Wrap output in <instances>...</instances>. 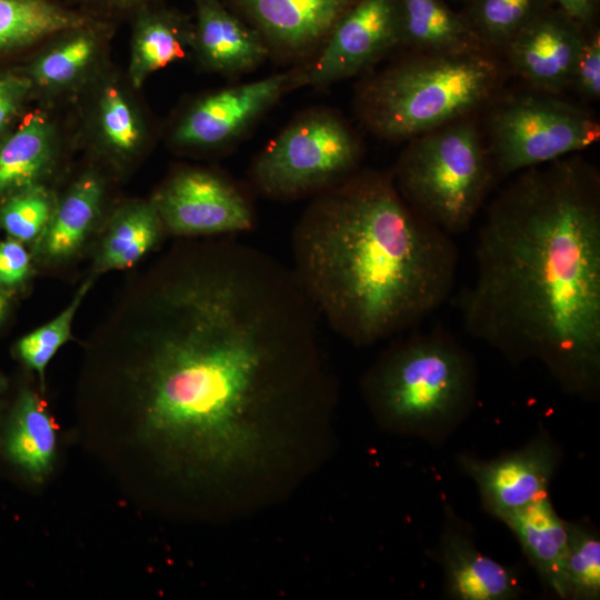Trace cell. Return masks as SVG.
I'll use <instances>...</instances> for the list:
<instances>
[{"instance_id": "484cf974", "label": "cell", "mask_w": 600, "mask_h": 600, "mask_svg": "<svg viewBox=\"0 0 600 600\" xmlns=\"http://www.w3.org/2000/svg\"><path fill=\"white\" fill-rule=\"evenodd\" d=\"M92 19L52 0H0V51L59 36Z\"/></svg>"}, {"instance_id": "e0dca14e", "label": "cell", "mask_w": 600, "mask_h": 600, "mask_svg": "<svg viewBox=\"0 0 600 600\" xmlns=\"http://www.w3.org/2000/svg\"><path fill=\"white\" fill-rule=\"evenodd\" d=\"M193 3L192 50L207 70L240 76L270 58L261 36L221 0H193Z\"/></svg>"}, {"instance_id": "5b68a950", "label": "cell", "mask_w": 600, "mask_h": 600, "mask_svg": "<svg viewBox=\"0 0 600 600\" xmlns=\"http://www.w3.org/2000/svg\"><path fill=\"white\" fill-rule=\"evenodd\" d=\"M360 383L382 429L438 447L474 407L477 364L448 331L410 330L381 352Z\"/></svg>"}, {"instance_id": "9c48e42d", "label": "cell", "mask_w": 600, "mask_h": 600, "mask_svg": "<svg viewBox=\"0 0 600 600\" xmlns=\"http://www.w3.org/2000/svg\"><path fill=\"white\" fill-rule=\"evenodd\" d=\"M166 233L181 238L229 237L254 227L246 193L228 178L201 168L174 171L151 199Z\"/></svg>"}, {"instance_id": "e575fe53", "label": "cell", "mask_w": 600, "mask_h": 600, "mask_svg": "<svg viewBox=\"0 0 600 600\" xmlns=\"http://www.w3.org/2000/svg\"><path fill=\"white\" fill-rule=\"evenodd\" d=\"M84 3H88L90 6H99L104 8H112V9H129V8H137V10L141 7L148 6L150 2L154 0H81Z\"/></svg>"}, {"instance_id": "ac0fdd59", "label": "cell", "mask_w": 600, "mask_h": 600, "mask_svg": "<svg viewBox=\"0 0 600 600\" xmlns=\"http://www.w3.org/2000/svg\"><path fill=\"white\" fill-rule=\"evenodd\" d=\"M0 452L27 480L42 483L57 459V429L40 396L29 386L18 390L3 410Z\"/></svg>"}, {"instance_id": "9a60e30c", "label": "cell", "mask_w": 600, "mask_h": 600, "mask_svg": "<svg viewBox=\"0 0 600 600\" xmlns=\"http://www.w3.org/2000/svg\"><path fill=\"white\" fill-rule=\"evenodd\" d=\"M442 531L429 551L443 572L444 592L454 600H513L523 589L514 568L482 553L472 526L450 506L443 508Z\"/></svg>"}, {"instance_id": "cb8c5ba5", "label": "cell", "mask_w": 600, "mask_h": 600, "mask_svg": "<svg viewBox=\"0 0 600 600\" xmlns=\"http://www.w3.org/2000/svg\"><path fill=\"white\" fill-rule=\"evenodd\" d=\"M104 23L90 22L59 34L58 41L39 54L26 76L32 86L58 90L76 83L97 60L107 31Z\"/></svg>"}, {"instance_id": "83f0119b", "label": "cell", "mask_w": 600, "mask_h": 600, "mask_svg": "<svg viewBox=\"0 0 600 600\" xmlns=\"http://www.w3.org/2000/svg\"><path fill=\"white\" fill-rule=\"evenodd\" d=\"M90 274L78 288L69 304L52 320L19 338L12 354L44 383L46 368L58 350L71 338L72 323L79 307L94 283Z\"/></svg>"}, {"instance_id": "44dd1931", "label": "cell", "mask_w": 600, "mask_h": 600, "mask_svg": "<svg viewBox=\"0 0 600 600\" xmlns=\"http://www.w3.org/2000/svg\"><path fill=\"white\" fill-rule=\"evenodd\" d=\"M192 41L193 22L181 12L149 4L139 8L128 69L132 87L140 88L153 72L184 58Z\"/></svg>"}, {"instance_id": "8d00e7d4", "label": "cell", "mask_w": 600, "mask_h": 600, "mask_svg": "<svg viewBox=\"0 0 600 600\" xmlns=\"http://www.w3.org/2000/svg\"><path fill=\"white\" fill-rule=\"evenodd\" d=\"M8 390V380L6 376L0 371V413L6 409L4 396Z\"/></svg>"}, {"instance_id": "5bb4252c", "label": "cell", "mask_w": 600, "mask_h": 600, "mask_svg": "<svg viewBox=\"0 0 600 600\" xmlns=\"http://www.w3.org/2000/svg\"><path fill=\"white\" fill-rule=\"evenodd\" d=\"M588 29L554 6L518 32L500 56L508 73L527 89L562 96Z\"/></svg>"}, {"instance_id": "3957f363", "label": "cell", "mask_w": 600, "mask_h": 600, "mask_svg": "<svg viewBox=\"0 0 600 600\" xmlns=\"http://www.w3.org/2000/svg\"><path fill=\"white\" fill-rule=\"evenodd\" d=\"M292 273L318 316L357 347L410 331L449 299L452 236L418 214L391 172L360 168L312 197L292 232Z\"/></svg>"}, {"instance_id": "8fae6325", "label": "cell", "mask_w": 600, "mask_h": 600, "mask_svg": "<svg viewBox=\"0 0 600 600\" xmlns=\"http://www.w3.org/2000/svg\"><path fill=\"white\" fill-rule=\"evenodd\" d=\"M562 449L550 432L540 427L521 448L492 459L471 453L457 456L459 470L471 478L482 508L501 520L519 509L550 496V484L561 464Z\"/></svg>"}, {"instance_id": "4fadbf2b", "label": "cell", "mask_w": 600, "mask_h": 600, "mask_svg": "<svg viewBox=\"0 0 600 600\" xmlns=\"http://www.w3.org/2000/svg\"><path fill=\"white\" fill-rule=\"evenodd\" d=\"M262 38L270 58L303 64L358 0H221Z\"/></svg>"}, {"instance_id": "7a4b0ae2", "label": "cell", "mask_w": 600, "mask_h": 600, "mask_svg": "<svg viewBox=\"0 0 600 600\" xmlns=\"http://www.w3.org/2000/svg\"><path fill=\"white\" fill-rule=\"evenodd\" d=\"M466 331L570 396L600 391V173L579 153L513 176L486 210Z\"/></svg>"}, {"instance_id": "f546056e", "label": "cell", "mask_w": 600, "mask_h": 600, "mask_svg": "<svg viewBox=\"0 0 600 600\" xmlns=\"http://www.w3.org/2000/svg\"><path fill=\"white\" fill-rule=\"evenodd\" d=\"M58 197L46 184L0 199V230L31 248L42 236Z\"/></svg>"}, {"instance_id": "603a6c76", "label": "cell", "mask_w": 600, "mask_h": 600, "mask_svg": "<svg viewBox=\"0 0 600 600\" xmlns=\"http://www.w3.org/2000/svg\"><path fill=\"white\" fill-rule=\"evenodd\" d=\"M401 47L413 53L488 49L443 0H399Z\"/></svg>"}, {"instance_id": "30bf717a", "label": "cell", "mask_w": 600, "mask_h": 600, "mask_svg": "<svg viewBox=\"0 0 600 600\" xmlns=\"http://www.w3.org/2000/svg\"><path fill=\"white\" fill-rule=\"evenodd\" d=\"M304 86L306 63L207 94L194 102L179 120L172 132V141L186 149L228 146L286 94Z\"/></svg>"}, {"instance_id": "f1b7e54d", "label": "cell", "mask_w": 600, "mask_h": 600, "mask_svg": "<svg viewBox=\"0 0 600 600\" xmlns=\"http://www.w3.org/2000/svg\"><path fill=\"white\" fill-rule=\"evenodd\" d=\"M568 544L564 559L566 599L600 598V537L593 526L567 521Z\"/></svg>"}, {"instance_id": "6da1fadb", "label": "cell", "mask_w": 600, "mask_h": 600, "mask_svg": "<svg viewBox=\"0 0 600 600\" xmlns=\"http://www.w3.org/2000/svg\"><path fill=\"white\" fill-rule=\"evenodd\" d=\"M319 316L292 270L229 237L181 238L120 290L86 343V404L180 483L222 489L273 462L277 424L330 409Z\"/></svg>"}, {"instance_id": "d4e9b609", "label": "cell", "mask_w": 600, "mask_h": 600, "mask_svg": "<svg viewBox=\"0 0 600 600\" xmlns=\"http://www.w3.org/2000/svg\"><path fill=\"white\" fill-rule=\"evenodd\" d=\"M93 129L100 149L118 166L134 159L146 141V127L134 102L116 82H108L98 92Z\"/></svg>"}, {"instance_id": "ffe728a7", "label": "cell", "mask_w": 600, "mask_h": 600, "mask_svg": "<svg viewBox=\"0 0 600 600\" xmlns=\"http://www.w3.org/2000/svg\"><path fill=\"white\" fill-rule=\"evenodd\" d=\"M500 521L514 534L541 582L556 596L566 599L563 572L568 527L556 511L550 496L509 513Z\"/></svg>"}, {"instance_id": "836d02e7", "label": "cell", "mask_w": 600, "mask_h": 600, "mask_svg": "<svg viewBox=\"0 0 600 600\" xmlns=\"http://www.w3.org/2000/svg\"><path fill=\"white\" fill-rule=\"evenodd\" d=\"M554 3L582 27L596 26L599 0H554Z\"/></svg>"}, {"instance_id": "7c38bea8", "label": "cell", "mask_w": 600, "mask_h": 600, "mask_svg": "<svg viewBox=\"0 0 600 600\" xmlns=\"http://www.w3.org/2000/svg\"><path fill=\"white\" fill-rule=\"evenodd\" d=\"M400 47L399 0H358L306 63L307 86L327 87L364 73Z\"/></svg>"}, {"instance_id": "277c9868", "label": "cell", "mask_w": 600, "mask_h": 600, "mask_svg": "<svg viewBox=\"0 0 600 600\" xmlns=\"http://www.w3.org/2000/svg\"><path fill=\"white\" fill-rule=\"evenodd\" d=\"M508 76L501 56L489 49L408 52L358 83L354 110L373 136L406 142L483 111Z\"/></svg>"}, {"instance_id": "2e32d148", "label": "cell", "mask_w": 600, "mask_h": 600, "mask_svg": "<svg viewBox=\"0 0 600 600\" xmlns=\"http://www.w3.org/2000/svg\"><path fill=\"white\" fill-rule=\"evenodd\" d=\"M104 182L82 173L57 200L51 219L30 248L37 269L56 270L78 260L103 224Z\"/></svg>"}, {"instance_id": "1f68e13d", "label": "cell", "mask_w": 600, "mask_h": 600, "mask_svg": "<svg viewBox=\"0 0 600 600\" xmlns=\"http://www.w3.org/2000/svg\"><path fill=\"white\" fill-rule=\"evenodd\" d=\"M570 89L584 102H596L600 98V32L596 26L587 30Z\"/></svg>"}, {"instance_id": "4dcf8cb0", "label": "cell", "mask_w": 600, "mask_h": 600, "mask_svg": "<svg viewBox=\"0 0 600 600\" xmlns=\"http://www.w3.org/2000/svg\"><path fill=\"white\" fill-rule=\"evenodd\" d=\"M37 270L28 246L9 237L0 241V289L14 297L22 294Z\"/></svg>"}, {"instance_id": "7402d4cb", "label": "cell", "mask_w": 600, "mask_h": 600, "mask_svg": "<svg viewBox=\"0 0 600 600\" xmlns=\"http://www.w3.org/2000/svg\"><path fill=\"white\" fill-rule=\"evenodd\" d=\"M54 129L42 113H32L0 139V199L44 184L56 163Z\"/></svg>"}, {"instance_id": "8992f818", "label": "cell", "mask_w": 600, "mask_h": 600, "mask_svg": "<svg viewBox=\"0 0 600 600\" xmlns=\"http://www.w3.org/2000/svg\"><path fill=\"white\" fill-rule=\"evenodd\" d=\"M391 174L403 200L452 237L470 228L498 182L478 114L406 141Z\"/></svg>"}, {"instance_id": "52a82bcc", "label": "cell", "mask_w": 600, "mask_h": 600, "mask_svg": "<svg viewBox=\"0 0 600 600\" xmlns=\"http://www.w3.org/2000/svg\"><path fill=\"white\" fill-rule=\"evenodd\" d=\"M362 141L336 110L317 107L293 118L254 158L249 177L263 197H314L353 174Z\"/></svg>"}, {"instance_id": "d590c367", "label": "cell", "mask_w": 600, "mask_h": 600, "mask_svg": "<svg viewBox=\"0 0 600 600\" xmlns=\"http://www.w3.org/2000/svg\"><path fill=\"white\" fill-rule=\"evenodd\" d=\"M16 297L0 289V331L8 324L14 311Z\"/></svg>"}, {"instance_id": "d6a6232c", "label": "cell", "mask_w": 600, "mask_h": 600, "mask_svg": "<svg viewBox=\"0 0 600 600\" xmlns=\"http://www.w3.org/2000/svg\"><path fill=\"white\" fill-rule=\"evenodd\" d=\"M32 88L26 73L0 71V139L10 130Z\"/></svg>"}, {"instance_id": "ba28073f", "label": "cell", "mask_w": 600, "mask_h": 600, "mask_svg": "<svg viewBox=\"0 0 600 600\" xmlns=\"http://www.w3.org/2000/svg\"><path fill=\"white\" fill-rule=\"evenodd\" d=\"M483 111L482 131L498 180L579 153L600 139L597 117L562 96L502 91Z\"/></svg>"}, {"instance_id": "d6986e66", "label": "cell", "mask_w": 600, "mask_h": 600, "mask_svg": "<svg viewBox=\"0 0 600 600\" xmlns=\"http://www.w3.org/2000/svg\"><path fill=\"white\" fill-rule=\"evenodd\" d=\"M166 233L150 200H132L118 207L103 222L96 240L91 274L133 267L153 251Z\"/></svg>"}, {"instance_id": "4316f807", "label": "cell", "mask_w": 600, "mask_h": 600, "mask_svg": "<svg viewBox=\"0 0 600 600\" xmlns=\"http://www.w3.org/2000/svg\"><path fill=\"white\" fill-rule=\"evenodd\" d=\"M554 0H468L462 16L480 42L497 53Z\"/></svg>"}]
</instances>
